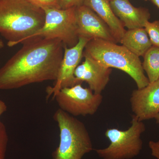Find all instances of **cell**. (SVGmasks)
Listing matches in <instances>:
<instances>
[{
  "mask_svg": "<svg viewBox=\"0 0 159 159\" xmlns=\"http://www.w3.org/2000/svg\"><path fill=\"white\" fill-rule=\"evenodd\" d=\"M23 45L0 69V90L57 80L64 52L61 41L38 37Z\"/></svg>",
  "mask_w": 159,
  "mask_h": 159,
  "instance_id": "1",
  "label": "cell"
},
{
  "mask_svg": "<svg viewBox=\"0 0 159 159\" xmlns=\"http://www.w3.org/2000/svg\"><path fill=\"white\" fill-rule=\"evenodd\" d=\"M43 9L27 0H0V35L12 47L24 43L43 25Z\"/></svg>",
  "mask_w": 159,
  "mask_h": 159,
  "instance_id": "2",
  "label": "cell"
},
{
  "mask_svg": "<svg viewBox=\"0 0 159 159\" xmlns=\"http://www.w3.org/2000/svg\"><path fill=\"white\" fill-rule=\"evenodd\" d=\"M83 57H90L106 67L125 72L134 80L138 89L149 84L139 57L123 46L104 40L91 39L86 45Z\"/></svg>",
  "mask_w": 159,
  "mask_h": 159,
  "instance_id": "3",
  "label": "cell"
},
{
  "mask_svg": "<svg viewBox=\"0 0 159 159\" xmlns=\"http://www.w3.org/2000/svg\"><path fill=\"white\" fill-rule=\"evenodd\" d=\"M53 119L59 128L60 140L52 159H82L93 150L90 136L82 122L60 109Z\"/></svg>",
  "mask_w": 159,
  "mask_h": 159,
  "instance_id": "4",
  "label": "cell"
},
{
  "mask_svg": "<svg viewBox=\"0 0 159 159\" xmlns=\"http://www.w3.org/2000/svg\"><path fill=\"white\" fill-rule=\"evenodd\" d=\"M131 125L126 130L108 129L106 137L110 143L106 148L95 150L101 159H132L140 154L143 148L141 136L146 127L143 121L134 115L132 117Z\"/></svg>",
  "mask_w": 159,
  "mask_h": 159,
  "instance_id": "5",
  "label": "cell"
},
{
  "mask_svg": "<svg viewBox=\"0 0 159 159\" xmlns=\"http://www.w3.org/2000/svg\"><path fill=\"white\" fill-rule=\"evenodd\" d=\"M76 8L43 9L45 14L43 25L28 41L38 37L53 39H59L68 48L76 45L79 41Z\"/></svg>",
  "mask_w": 159,
  "mask_h": 159,
  "instance_id": "6",
  "label": "cell"
},
{
  "mask_svg": "<svg viewBox=\"0 0 159 159\" xmlns=\"http://www.w3.org/2000/svg\"><path fill=\"white\" fill-rule=\"evenodd\" d=\"M53 97L59 109L74 117L94 115L103 100L101 94L83 87L81 84L61 89Z\"/></svg>",
  "mask_w": 159,
  "mask_h": 159,
  "instance_id": "7",
  "label": "cell"
},
{
  "mask_svg": "<svg viewBox=\"0 0 159 159\" xmlns=\"http://www.w3.org/2000/svg\"><path fill=\"white\" fill-rule=\"evenodd\" d=\"M89 40L84 38L80 37L78 42L74 47L69 48L64 46L63 57L57 80L53 86L47 88L48 97L51 95L54 96L61 89L81 84L76 79L74 72L83 57L84 50Z\"/></svg>",
  "mask_w": 159,
  "mask_h": 159,
  "instance_id": "8",
  "label": "cell"
},
{
  "mask_svg": "<svg viewBox=\"0 0 159 159\" xmlns=\"http://www.w3.org/2000/svg\"><path fill=\"white\" fill-rule=\"evenodd\" d=\"M76 16L79 38L100 39L117 43L107 25L87 6L83 5L76 7Z\"/></svg>",
  "mask_w": 159,
  "mask_h": 159,
  "instance_id": "9",
  "label": "cell"
},
{
  "mask_svg": "<svg viewBox=\"0 0 159 159\" xmlns=\"http://www.w3.org/2000/svg\"><path fill=\"white\" fill-rule=\"evenodd\" d=\"M130 103L134 115L141 121L154 119L159 113V79L132 93Z\"/></svg>",
  "mask_w": 159,
  "mask_h": 159,
  "instance_id": "10",
  "label": "cell"
},
{
  "mask_svg": "<svg viewBox=\"0 0 159 159\" xmlns=\"http://www.w3.org/2000/svg\"><path fill=\"white\" fill-rule=\"evenodd\" d=\"M85 60L77 67L74 76L79 82L85 81L95 93L101 94L108 84L112 70L92 59L85 57Z\"/></svg>",
  "mask_w": 159,
  "mask_h": 159,
  "instance_id": "11",
  "label": "cell"
},
{
  "mask_svg": "<svg viewBox=\"0 0 159 159\" xmlns=\"http://www.w3.org/2000/svg\"><path fill=\"white\" fill-rule=\"evenodd\" d=\"M110 2L116 16L128 29L144 28L145 23L150 18L148 9L136 8L129 0H114Z\"/></svg>",
  "mask_w": 159,
  "mask_h": 159,
  "instance_id": "12",
  "label": "cell"
},
{
  "mask_svg": "<svg viewBox=\"0 0 159 159\" xmlns=\"http://www.w3.org/2000/svg\"><path fill=\"white\" fill-rule=\"evenodd\" d=\"M87 6L102 19L110 29L117 43H120L126 31L122 22L114 13L109 0H84Z\"/></svg>",
  "mask_w": 159,
  "mask_h": 159,
  "instance_id": "13",
  "label": "cell"
},
{
  "mask_svg": "<svg viewBox=\"0 0 159 159\" xmlns=\"http://www.w3.org/2000/svg\"><path fill=\"white\" fill-rule=\"evenodd\" d=\"M120 43L138 57H143L152 46L144 28L128 29L125 31Z\"/></svg>",
  "mask_w": 159,
  "mask_h": 159,
  "instance_id": "14",
  "label": "cell"
},
{
  "mask_svg": "<svg viewBox=\"0 0 159 159\" xmlns=\"http://www.w3.org/2000/svg\"><path fill=\"white\" fill-rule=\"evenodd\" d=\"M142 63L149 83L159 79V48L152 46L145 53Z\"/></svg>",
  "mask_w": 159,
  "mask_h": 159,
  "instance_id": "15",
  "label": "cell"
},
{
  "mask_svg": "<svg viewBox=\"0 0 159 159\" xmlns=\"http://www.w3.org/2000/svg\"><path fill=\"white\" fill-rule=\"evenodd\" d=\"M144 28L152 45L159 48V20H155L152 22L148 21L145 23Z\"/></svg>",
  "mask_w": 159,
  "mask_h": 159,
  "instance_id": "16",
  "label": "cell"
},
{
  "mask_svg": "<svg viewBox=\"0 0 159 159\" xmlns=\"http://www.w3.org/2000/svg\"><path fill=\"white\" fill-rule=\"evenodd\" d=\"M9 137L5 124L0 121V159L6 158Z\"/></svg>",
  "mask_w": 159,
  "mask_h": 159,
  "instance_id": "17",
  "label": "cell"
},
{
  "mask_svg": "<svg viewBox=\"0 0 159 159\" xmlns=\"http://www.w3.org/2000/svg\"><path fill=\"white\" fill-rule=\"evenodd\" d=\"M32 5L42 9L46 8L61 9L58 0H27Z\"/></svg>",
  "mask_w": 159,
  "mask_h": 159,
  "instance_id": "18",
  "label": "cell"
},
{
  "mask_svg": "<svg viewBox=\"0 0 159 159\" xmlns=\"http://www.w3.org/2000/svg\"><path fill=\"white\" fill-rule=\"evenodd\" d=\"M61 9H68L78 7L83 5L84 0H58Z\"/></svg>",
  "mask_w": 159,
  "mask_h": 159,
  "instance_id": "19",
  "label": "cell"
},
{
  "mask_svg": "<svg viewBox=\"0 0 159 159\" xmlns=\"http://www.w3.org/2000/svg\"><path fill=\"white\" fill-rule=\"evenodd\" d=\"M151 154L157 159H159V141H150L148 143Z\"/></svg>",
  "mask_w": 159,
  "mask_h": 159,
  "instance_id": "20",
  "label": "cell"
},
{
  "mask_svg": "<svg viewBox=\"0 0 159 159\" xmlns=\"http://www.w3.org/2000/svg\"><path fill=\"white\" fill-rule=\"evenodd\" d=\"M7 106L4 101L0 99V117L7 111Z\"/></svg>",
  "mask_w": 159,
  "mask_h": 159,
  "instance_id": "21",
  "label": "cell"
},
{
  "mask_svg": "<svg viewBox=\"0 0 159 159\" xmlns=\"http://www.w3.org/2000/svg\"><path fill=\"white\" fill-rule=\"evenodd\" d=\"M159 9V0H150Z\"/></svg>",
  "mask_w": 159,
  "mask_h": 159,
  "instance_id": "22",
  "label": "cell"
},
{
  "mask_svg": "<svg viewBox=\"0 0 159 159\" xmlns=\"http://www.w3.org/2000/svg\"><path fill=\"white\" fill-rule=\"evenodd\" d=\"M4 47V43L3 42L2 40L0 38V49Z\"/></svg>",
  "mask_w": 159,
  "mask_h": 159,
  "instance_id": "23",
  "label": "cell"
},
{
  "mask_svg": "<svg viewBox=\"0 0 159 159\" xmlns=\"http://www.w3.org/2000/svg\"><path fill=\"white\" fill-rule=\"evenodd\" d=\"M154 119H155L157 124L159 125V113L155 117Z\"/></svg>",
  "mask_w": 159,
  "mask_h": 159,
  "instance_id": "24",
  "label": "cell"
},
{
  "mask_svg": "<svg viewBox=\"0 0 159 159\" xmlns=\"http://www.w3.org/2000/svg\"><path fill=\"white\" fill-rule=\"evenodd\" d=\"M109 1L110 2V1H114V0H109Z\"/></svg>",
  "mask_w": 159,
  "mask_h": 159,
  "instance_id": "25",
  "label": "cell"
},
{
  "mask_svg": "<svg viewBox=\"0 0 159 159\" xmlns=\"http://www.w3.org/2000/svg\"><path fill=\"white\" fill-rule=\"evenodd\" d=\"M145 1H150V0H145Z\"/></svg>",
  "mask_w": 159,
  "mask_h": 159,
  "instance_id": "26",
  "label": "cell"
}]
</instances>
